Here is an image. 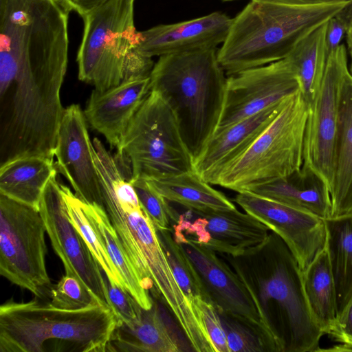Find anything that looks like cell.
<instances>
[{"mask_svg":"<svg viewBox=\"0 0 352 352\" xmlns=\"http://www.w3.org/2000/svg\"><path fill=\"white\" fill-rule=\"evenodd\" d=\"M218 254L245 285L281 352L318 351L324 333L308 305L302 272L277 234L271 231L266 242L248 254Z\"/></svg>","mask_w":352,"mask_h":352,"instance_id":"6da1fadb","label":"cell"},{"mask_svg":"<svg viewBox=\"0 0 352 352\" xmlns=\"http://www.w3.org/2000/svg\"><path fill=\"white\" fill-rule=\"evenodd\" d=\"M117 150L129 161L133 178L152 181L194 171L176 113L155 91L142 104Z\"/></svg>","mask_w":352,"mask_h":352,"instance_id":"52a82bcc","label":"cell"},{"mask_svg":"<svg viewBox=\"0 0 352 352\" xmlns=\"http://www.w3.org/2000/svg\"><path fill=\"white\" fill-rule=\"evenodd\" d=\"M327 249L336 290L338 314L352 296V214L325 219Z\"/></svg>","mask_w":352,"mask_h":352,"instance_id":"484cf974","label":"cell"},{"mask_svg":"<svg viewBox=\"0 0 352 352\" xmlns=\"http://www.w3.org/2000/svg\"><path fill=\"white\" fill-rule=\"evenodd\" d=\"M60 190L69 221L83 238L107 280L126 290L119 272L86 211L85 202L77 197L67 186L60 184Z\"/></svg>","mask_w":352,"mask_h":352,"instance_id":"83f0119b","label":"cell"},{"mask_svg":"<svg viewBox=\"0 0 352 352\" xmlns=\"http://www.w3.org/2000/svg\"><path fill=\"white\" fill-rule=\"evenodd\" d=\"M234 201L283 240L302 272L326 248L325 219L248 191L238 192Z\"/></svg>","mask_w":352,"mask_h":352,"instance_id":"5bb4252c","label":"cell"},{"mask_svg":"<svg viewBox=\"0 0 352 352\" xmlns=\"http://www.w3.org/2000/svg\"><path fill=\"white\" fill-rule=\"evenodd\" d=\"M135 0H109L84 16L77 54L78 78L98 91L125 80L150 76L152 58L137 50Z\"/></svg>","mask_w":352,"mask_h":352,"instance_id":"5b68a950","label":"cell"},{"mask_svg":"<svg viewBox=\"0 0 352 352\" xmlns=\"http://www.w3.org/2000/svg\"><path fill=\"white\" fill-rule=\"evenodd\" d=\"M140 204L158 230L171 229L170 219L174 210L165 199L149 183L142 178L130 179Z\"/></svg>","mask_w":352,"mask_h":352,"instance_id":"f546056e","label":"cell"},{"mask_svg":"<svg viewBox=\"0 0 352 352\" xmlns=\"http://www.w3.org/2000/svg\"><path fill=\"white\" fill-rule=\"evenodd\" d=\"M299 90L296 69L287 57L229 75L215 132L276 104Z\"/></svg>","mask_w":352,"mask_h":352,"instance_id":"7c38bea8","label":"cell"},{"mask_svg":"<svg viewBox=\"0 0 352 352\" xmlns=\"http://www.w3.org/2000/svg\"><path fill=\"white\" fill-rule=\"evenodd\" d=\"M352 0L296 4L280 0H251L232 20L218 50L226 75L287 58L316 28L346 8Z\"/></svg>","mask_w":352,"mask_h":352,"instance_id":"7a4b0ae2","label":"cell"},{"mask_svg":"<svg viewBox=\"0 0 352 352\" xmlns=\"http://www.w3.org/2000/svg\"><path fill=\"white\" fill-rule=\"evenodd\" d=\"M349 54H350V56H351V63H350V66L349 67V72H350L351 74L352 75V51L349 52Z\"/></svg>","mask_w":352,"mask_h":352,"instance_id":"ab89813d","label":"cell"},{"mask_svg":"<svg viewBox=\"0 0 352 352\" xmlns=\"http://www.w3.org/2000/svg\"><path fill=\"white\" fill-rule=\"evenodd\" d=\"M38 210L52 246L63 263L65 274L78 279L99 304L113 311L107 277L104 278L102 270L67 215L56 175L47 183Z\"/></svg>","mask_w":352,"mask_h":352,"instance_id":"30bf717a","label":"cell"},{"mask_svg":"<svg viewBox=\"0 0 352 352\" xmlns=\"http://www.w3.org/2000/svg\"><path fill=\"white\" fill-rule=\"evenodd\" d=\"M50 299L54 306L67 309L100 305L78 279L67 274L53 285Z\"/></svg>","mask_w":352,"mask_h":352,"instance_id":"4dcf8cb0","label":"cell"},{"mask_svg":"<svg viewBox=\"0 0 352 352\" xmlns=\"http://www.w3.org/2000/svg\"><path fill=\"white\" fill-rule=\"evenodd\" d=\"M177 336L163 319L153 300L151 309H142L140 320L133 324L120 322L109 340L107 351H183Z\"/></svg>","mask_w":352,"mask_h":352,"instance_id":"44dd1931","label":"cell"},{"mask_svg":"<svg viewBox=\"0 0 352 352\" xmlns=\"http://www.w3.org/2000/svg\"><path fill=\"white\" fill-rule=\"evenodd\" d=\"M223 1H235V0H221Z\"/></svg>","mask_w":352,"mask_h":352,"instance_id":"60d3db41","label":"cell"},{"mask_svg":"<svg viewBox=\"0 0 352 352\" xmlns=\"http://www.w3.org/2000/svg\"><path fill=\"white\" fill-rule=\"evenodd\" d=\"M157 232L176 281L191 305L193 307L195 298L210 301L193 264L179 243L174 239L172 228L170 230L157 229Z\"/></svg>","mask_w":352,"mask_h":352,"instance_id":"f1b7e54d","label":"cell"},{"mask_svg":"<svg viewBox=\"0 0 352 352\" xmlns=\"http://www.w3.org/2000/svg\"><path fill=\"white\" fill-rule=\"evenodd\" d=\"M147 182L168 201L188 210L236 208L223 193L212 188L195 171Z\"/></svg>","mask_w":352,"mask_h":352,"instance_id":"603a6c76","label":"cell"},{"mask_svg":"<svg viewBox=\"0 0 352 352\" xmlns=\"http://www.w3.org/2000/svg\"><path fill=\"white\" fill-rule=\"evenodd\" d=\"M347 28L345 8L328 21L326 43L328 54L340 45Z\"/></svg>","mask_w":352,"mask_h":352,"instance_id":"d590c367","label":"cell"},{"mask_svg":"<svg viewBox=\"0 0 352 352\" xmlns=\"http://www.w3.org/2000/svg\"><path fill=\"white\" fill-rule=\"evenodd\" d=\"M330 195L331 217L352 214V75L349 69L340 89Z\"/></svg>","mask_w":352,"mask_h":352,"instance_id":"d6986e66","label":"cell"},{"mask_svg":"<svg viewBox=\"0 0 352 352\" xmlns=\"http://www.w3.org/2000/svg\"><path fill=\"white\" fill-rule=\"evenodd\" d=\"M229 352H269L263 339L247 324L225 314H219Z\"/></svg>","mask_w":352,"mask_h":352,"instance_id":"1f68e13d","label":"cell"},{"mask_svg":"<svg viewBox=\"0 0 352 352\" xmlns=\"http://www.w3.org/2000/svg\"><path fill=\"white\" fill-rule=\"evenodd\" d=\"M305 294L310 311L324 333L338 316L336 285L327 247L302 272Z\"/></svg>","mask_w":352,"mask_h":352,"instance_id":"cb8c5ba5","label":"cell"},{"mask_svg":"<svg viewBox=\"0 0 352 352\" xmlns=\"http://www.w3.org/2000/svg\"><path fill=\"white\" fill-rule=\"evenodd\" d=\"M57 172L53 158L15 159L0 165V194L38 210L44 190Z\"/></svg>","mask_w":352,"mask_h":352,"instance_id":"7402d4cb","label":"cell"},{"mask_svg":"<svg viewBox=\"0 0 352 352\" xmlns=\"http://www.w3.org/2000/svg\"><path fill=\"white\" fill-rule=\"evenodd\" d=\"M39 210L0 194V274L35 298H50L53 284Z\"/></svg>","mask_w":352,"mask_h":352,"instance_id":"ba28073f","label":"cell"},{"mask_svg":"<svg viewBox=\"0 0 352 352\" xmlns=\"http://www.w3.org/2000/svg\"><path fill=\"white\" fill-rule=\"evenodd\" d=\"M232 19L214 12L196 19L162 24L138 32L137 50L152 58L223 43Z\"/></svg>","mask_w":352,"mask_h":352,"instance_id":"e0dca14e","label":"cell"},{"mask_svg":"<svg viewBox=\"0 0 352 352\" xmlns=\"http://www.w3.org/2000/svg\"><path fill=\"white\" fill-rule=\"evenodd\" d=\"M284 100L214 132L194 157V171L211 184L216 175L239 156L265 128Z\"/></svg>","mask_w":352,"mask_h":352,"instance_id":"ac0fdd59","label":"cell"},{"mask_svg":"<svg viewBox=\"0 0 352 352\" xmlns=\"http://www.w3.org/2000/svg\"><path fill=\"white\" fill-rule=\"evenodd\" d=\"M172 233L193 264L218 313L227 314L252 328L263 339L269 352H281L248 290L228 263L217 252L173 228Z\"/></svg>","mask_w":352,"mask_h":352,"instance_id":"9c48e42d","label":"cell"},{"mask_svg":"<svg viewBox=\"0 0 352 352\" xmlns=\"http://www.w3.org/2000/svg\"><path fill=\"white\" fill-rule=\"evenodd\" d=\"M195 216L177 214L171 228L189 239L217 253L241 256L267 240L271 230L252 215L232 210H188Z\"/></svg>","mask_w":352,"mask_h":352,"instance_id":"4fadbf2b","label":"cell"},{"mask_svg":"<svg viewBox=\"0 0 352 352\" xmlns=\"http://www.w3.org/2000/svg\"><path fill=\"white\" fill-rule=\"evenodd\" d=\"M348 69L346 48L344 44H340L328 54L320 88L309 106L305 133L302 166L316 173L329 191L340 89Z\"/></svg>","mask_w":352,"mask_h":352,"instance_id":"8fae6325","label":"cell"},{"mask_svg":"<svg viewBox=\"0 0 352 352\" xmlns=\"http://www.w3.org/2000/svg\"><path fill=\"white\" fill-rule=\"evenodd\" d=\"M327 26L328 21L313 30L287 56L296 69L300 91L309 106L318 91L326 67Z\"/></svg>","mask_w":352,"mask_h":352,"instance_id":"4316f807","label":"cell"},{"mask_svg":"<svg viewBox=\"0 0 352 352\" xmlns=\"http://www.w3.org/2000/svg\"><path fill=\"white\" fill-rule=\"evenodd\" d=\"M85 207L92 223L98 232L110 258L120 274L126 290L142 309L145 310L151 309L153 305V297L151 293L144 288L104 208L98 204H89L85 202Z\"/></svg>","mask_w":352,"mask_h":352,"instance_id":"d4e9b609","label":"cell"},{"mask_svg":"<svg viewBox=\"0 0 352 352\" xmlns=\"http://www.w3.org/2000/svg\"><path fill=\"white\" fill-rule=\"evenodd\" d=\"M118 322L101 305L67 309L10 299L0 306V352H107Z\"/></svg>","mask_w":352,"mask_h":352,"instance_id":"3957f363","label":"cell"},{"mask_svg":"<svg viewBox=\"0 0 352 352\" xmlns=\"http://www.w3.org/2000/svg\"><path fill=\"white\" fill-rule=\"evenodd\" d=\"M107 281L112 309L119 322L131 325L139 322L142 308L127 291L108 280L107 278Z\"/></svg>","mask_w":352,"mask_h":352,"instance_id":"836d02e7","label":"cell"},{"mask_svg":"<svg viewBox=\"0 0 352 352\" xmlns=\"http://www.w3.org/2000/svg\"><path fill=\"white\" fill-rule=\"evenodd\" d=\"M248 192L299 208L324 219L331 216V200L328 186L316 173L304 166L288 177L257 186Z\"/></svg>","mask_w":352,"mask_h":352,"instance_id":"ffe728a7","label":"cell"},{"mask_svg":"<svg viewBox=\"0 0 352 352\" xmlns=\"http://www.w3.org/2000/svg\"><path fill=\"white\" fill-rule=\"evenodd\" d=\"M151 91L150 76L127 79L104 91L94 89L84 109L88 124L118 149Z\"/></svg>","mask_w":352,"mask_h":352,"instance_id":"2e32d148","label":"cell"},{"mask_svg":"<svg viewBox=\"0 0 352 352\" xmlns=\"http://www.w3.org/2000/svg\"><path fill=\"white\" fill-rule=\"evenodd\" d=\"M327 334L341 343L352 346V296L338 314Z\"/></svg>","mask_w":352,"mask_h":352,"instance_id":"e575fe53","label":"cell"},{"mask_svg":"<svg viewBox=\"0 0 352 352\" xmlns=\"http://www.w3.org/2000/svg\"><path fill=\"white\" fill-rule=\"evenodd\" d=\"M345 12L347 18V28L346 32V39L349 52L352 50V1L345 8Z\"/></svg>","mask_w":352,"mask_h":352,"instance_id":"74e56055","label":"cell"},{"mask_svg":"<svg viewBox=\"0 0 352 352\" xmlns=\"http://www.w3.org/2000/svg\"><path fill=\"white\" fill-rule=\"evenodd\" d=\"M217 47L160 56L150 74L151 90L170 104L190 151L196 157L215 132L226 78Z\"/></svg>","mask_w":352,"mask_h":352,"instance_id":"277c9868","label":"cell"},{"mask_svg":"<svg viewBox=\"0 0 352 352\" xmlns=\"http://www.w3.org/2000/svg\"><path fill=\"white\" fill-rule=\"evenodd\" d=\"M193 307L204 325L214 352H229L220 316L212 302L203 298H195Z\"/></svg>","mask_w":352,"mask_h":352,"instance_id":"d6a6232c","label":"cell"},{"mask_svg":"<svg viewBox=\"0 0 352 352\" xmlns=\"http://www.w3.org/2000/svg\"><path fill=\"white\" fill-rule=\"evenodd\" d=\"M287 3L296 4H319L327 3H334L346 0H280Z\"/></svg>","mask_w":352,"mask_h":352,"instance_id":"f35d334b","label":"cell"},{"mask_svg":"<svg viewBox=\"0 0 352 352\" xmlns=\"http://www.w3.org/2000/svg\"><path fill=\"white\" fill-rule=\"evenodd\" d=\"M84 111L78 104L65 108L58 127L54 156L56 168L69 182L77 197L89 204L104 207Z\"/></svg>","mask_w":352,"mask_h":352,"instance_id":"9a60e30c","label":"cell"},{"mask_svg":"<svg viewBox=\"0 0 352 352\" xmlns=\"http://www.w3.org/2000/svg\"><path fill=\"white\" fill-rule=\"evenodd\" d=\"M69 12H77L82 18L109 0H58Z\"/></svg>","mask_w":352,"mask_h":352,"instance_id":"8d00e7d4","label":"cell"},{"mask_svg":"<svg viewBox=\"0 0 352 352\" xmlns=\"http://www.w3.org/2000/svg\"><path fill=\"white\" fill-rule=\"evenodd\" d=\"M309 104L300 90L287 97L260 134L211 184L237 192L285 178L303 164Z\"/></svg>","mask_w":352,"mask_h":352,"instance_id":"8992f818","label":"cell"}]
</instances>
